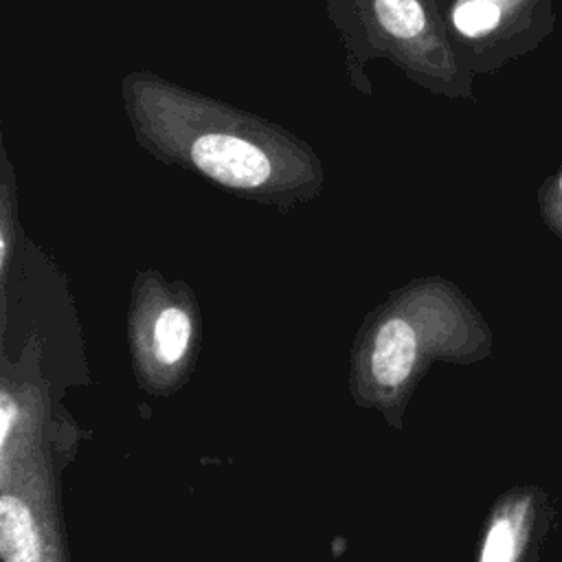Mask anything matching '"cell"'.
Returning a JSON list of instances; mask_svg holds the SVG:
<instances>
[{"label":"cell","mask_w":562,"mask_h":562,"mask_svg":"<svg viewBox=\"0 0 562 562\" xmlns=\"http://www.w3.org/2000/svg\"><path fill=\"white\" fill-rule=\"evenodd\" d=\"M538 211L547 228L562 239V165L540 187Z\"/></svg>","instance_id":"obj_7"},{"label":"cell","mask_w":562,"mask_h":562,"mask_svg":"<svg viewBox=\"0 0 562 562\" xmlns=\"http://www.w3.org/2000/svg\"><path fill=\"white\" fill-rule=\"evenodd\" d=\"M200 303L193 288L160 268L136 270L127 301L132 362L147 386H176L195 362L200 347Z\"/></svg>","instance_id":"obj_4"},{"label":"cell","mask_w":562,"mask_h":562,"mask_svg":"<svg viewBox=\"0 0 562 562\" xmlns=\"http://www.w3.org/2000/svg\"><path fill=\"white\" fill-rule=\"evenodd\" d=\"M551 525L549 496L540 485H518L492 505L476 562H538Z\"/></svg>","instance_id":"obj_6"},{"label":"cell","mask_w":562,"mask_h":562,"mask_svg":"<svg viewBox=\"0 0 562 562\" xmlns=\"http://www.w3.org/2000/svg\"><path fill=\"white\" fill-rule=\"evenodd\" d=\"M490 351L492 331L465 292L441 274H422L364 316L353 345V384L375 400H393L430 362H476Z\"/></svg>","instance_id":"obj_2"},{"label":"cell","mask_w":562,"mask_h":562,"mask_svg":"<svg viewBox=\"0 0 562 562\" xmlns=\"http://www.w3.org/2000/svg\"><path fill=\"white\" fill-rule=\"evenodd\" d=\"M132 136L154 160L281 213L325 187L318 151L288 127L151 70L121 79Z\"/></svg>","instance_id":"obj_1"},{"label":"cell","mask_w":562,"mask_h":562,"mask_svg":"<svg viewBox=\"0 0 562 562\" xmlns=\"http://www.w3.org/2000/svg\"><path fill=\"white\" fill-rule=\"evenodd\" d=\"M349 83L371 97L367 66L384 59L435 97L474 99V77L461 66L443 18V0H325Z\"/></svg>","instance_id":"obj_3"},{"label":"cell","mask_w":562,"mask_h":562,"mask_svg":"<svg viewBox=\"0 0 562 562\" xmlns=\"http://www.w3.org/2000/svg\"><path fill=\"white\" fill-rule=\"evenodd\" d=\"M555 0H443V18L461 66L487 75L540 46L555 26Z\"/></svg>","instance_id":"obj_5"}]
</instances>
